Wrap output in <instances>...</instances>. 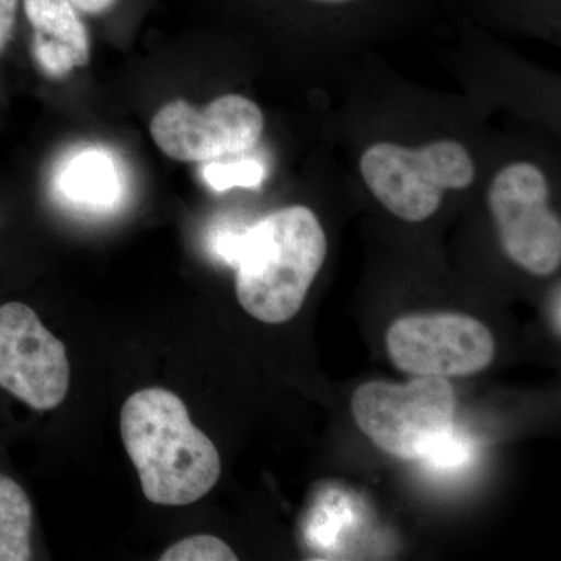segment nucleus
<instances>
[{"label": "nucleus", "instance_id": "f257e3e1", "mask_svg": "<svg viewBox=\"0 0 561 561\" xmlns=\"http://www.w3.org/2000/svg\"><path fill=\"white\" fill-rule=\"evenodd\" d=\"M216 250L236 267V297L243 311L279 324L305 305L327 260L328 239L313 210L295 205L241 232H225Z\"/></svg>", "mask_w": 561, "mask_h": 561}, {"label": "nucleus", "instance_id": "f03ea898", "mask_svg": "<svg viewBox=\"0 0 561 561\" xmlns=\"http://www.w3.org/2000/svg\"><path fill=\"white\" fill-rule=\"evenodd\" d=\"M121 435L151 504H194L219 482L216 445L192 423L186 404L171 390L149 387L128 397L122 405Z\"/></svg>", "mask_w": 561, "mask_h": 561}, {"label": "nucleus", "instance_id": "7ed1b4c3", "mask_svg": "<svg viewBox=\"0 0 561 561\" xmlns=\"http://www.w3.org/2000/svg\"><path fill=\"white\" fill-rule=\"evenodd\" d=\"M351 412L381 451L424 460L456 430L457 398L451 382L437 376H415L408 383L370 381L354 391Z\"/></svg>", "mask_w": 561, "mask_h": 561}, {"label": "nucleus", "instance_id": "20e7f679", "mask_svg": "<svg viewBox=\"0 0 561 561\" xmlns=\"http://www.w3.org/2000/svg\"><path fill=\"white\" fill-rule=\"evenodd\" d=\"M360 173L383 208L405 221L430 219L448 190L474 181L470 151L456 140H438L420 149L378 142L365 151Z\"/></svg>", "mask_w": 561, "mask_h": 561}, {"label": "nucleus", "instance_id": "39448f33", "mask_svg": "<svg viewBox=\"0 0 561 561\" xmlns=\"http://www.w3.org/2000/svg\"><path fill=\"white\" fill-rule=\"evenodd\" d=\"M491 217L508 260L537 276H549L561 264V224L549 206L545 173L531 162L505 165L491 181Z\"/></svg>", "mask_w": 561, "mask_h": 561}, {"label": "nucleus", "instance_id": "423d86ee", "mask_svg": "<svg viewBox=\"0 0 561 561\" xmlns=\"http://www.w3.org/2000/svg\"><path fill=\"white\" fill-rule=\"evenodd\" d=\"M390 360L412 376L463 378L489 368L496 354L493 334L481 320L459 312L400 317L386 335Z\"/></svg>", "mask_w": 561, "mask_h": 561}, {"label": "nucleus", "instance_id": "0eeeda50", "mask_svg": "<svg viewBox=\"0 0 561 561\" xmlns=\"http://www.w3.org/2000/svg\"><path fill=\"white\" fill-rule=\"evenodd\" d=\"M264 125L256 103L227 94L203 110L186 101L165 103L151 119L150 133L172 160L208 162L250 151L260 142Z\"/></svg>", "mask_w": 561, "mask_h": 561}, {"label": "nucleus", "instance_id": "6e6552de", "mask_svg": "<svg viewBox=\"0 0 561 561\" xmlns=\"http://www.w3.org/2000/svg\"><path fill=\"white\" fill-rule=\"evenodd\" d=\"M65 343L24 302L0 306V387L33 411L57 409L69 391Z\"/></svg>", "mask_w": 561, "mask_h": 561}, {"label": "nucleus", "instance_id": "1a4fd4ad", "mask_svg": "<svg viewBox=\"0 0 561 561\" xmlns=\"http://www.w3.org/2000/svg\"><path fill=\"white\" fill-rule=\"evenodd\" d=\"M24 13L33 28V57L47 77L62 79L90 62V32L69 0H24Z\"/></svg>", "mask_w": 561, "mask_h": 561}, {"label": "nucleus", "instance_id": "9d476101", "mask_svg": "<svg viewBox=\"0 0 561 561\" xmlns=\"http://www.w3.org/2000/svg\"><path fill=\"white\" fill-rule=\"evenodd\" d=\"M55 191L80 208H114L124 194V175L116 157L103 149H83L65 158L55 173Z\"/></svg>", "mask_w": 561, "mask_h": 561}, {"label": "nucleus", "instance_id": "9b49d317", "mask_svg": "<svg viewBox=\"0 0 561 561\" xmlns=\"http://www.w3.org/2000/svg\"><path fill=\"white\" fill-rule=\"evenodd\" d=\"M33 507L27 491L0 474V561L32 559Z\"/></svg>", "mask_w": 561, "mask_h": 561}, {"label": "nucleus", "instance_id": "f8f14e48", "mask_svg": "<svg viewBox=\"0 0 561 561\" xmlns=\"http://www.w3.org/2000/svg\"><path fill=\"white\" fill-rule=\"evenodd\" d=\"M203 180L210 190L224 192L232 187L261 186L265 179V168L256 160H242L236 162L208 161L202 172Z\"/></svg>", "mask_w": 561, "mask_h": 561}, {"label": "nucleus", "instance_id": "ddd939ff", "mask_svg": "<svg viewBox=\"0 0 561 561\" xmlns=\"http://www.w3.org/2000/svg\"><path fill=\"white\" fill-rule=\"evenodd\" d=\"M161 561H236L230 546L213 535H192L176 541L160 557Z\"/></svg>", "mask_w": 561, "mask_h": 561}, {"label": "nucleus", "instance_id": "4468645a", "mask_svg": "<svg viewBox=\"0 0 561 561\" xmlns=\"http://www.w3.org/2000/svg\"><path fill=\"white\" fill-rule=\"evenodd\" d=\"M20 0H0V51L5 49L16 24Z\"/></svg>", "mask_w": 561, "mask_h": 561}, {"label": "nucleus", "instance_id": "2eb2a0df", "mask_svg": "<svg viewBox=\"0 0 561 561\" xmlns=\"http://www.w3.org/2000/svg\"><path fill=\"white\" fill-rule=\"evenodd\" d=\"M80 13L90 14V16H99L106 13L116 5L119 0H69Z\"/></svg>", "mask_w": 561, "mask_h": 561}, {"label": "nucleus", "instance_id": "dca6fc26", "mask_svg": "<svg viewBox=\"0 0 561 561\" xmlns=\"http://www.w3.org/2000/svg\"><path fill=\"white\" fill-rule=\"evenodd\" d=\"M324 2H342V0H324Z\"/></svg>", "mask_w": 561, "mask_h": 561}]
</instances>
